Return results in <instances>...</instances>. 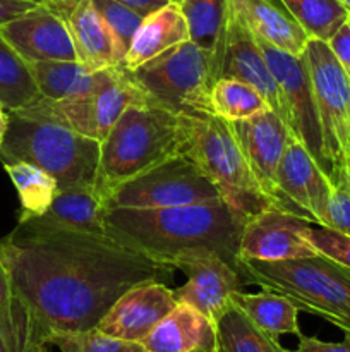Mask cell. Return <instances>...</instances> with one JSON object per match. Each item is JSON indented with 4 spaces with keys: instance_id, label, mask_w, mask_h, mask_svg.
Segmentation results:
<instances>
[{
    "instance_id": "1",
    "label": "cell",
    "mask_w": 350,
    "mask_h": 352,
    "mask_svg": "<svg viewBox=\"0 0 350 352\" xmlns=\"http://www.w3.org/2000/svg\"><path fill=\"white\" fill-rule=\"evenodd\" d=\"M17 296L41 342L95 329L113 302L146 280H170V265L108 234L34 230L17 226L0 241Z\"/></svg>"
},
{
    "instance_id": "2",
    "label": "cell",
    "mask_w": 350,
    "mask_h": 352,
    "mask_svg": "<svg viewBox=\"0 0 350 352\" xmlns=\"http://www.w3.org/2000/svg\"><path fill=\"white\" fill-rule=\"evenodd\" d=\"M246 223L223 198L167 208H105L108 236L165 265L187 251L211 250L240 272Z\"/></svg>"
},
{
    "instance_id": "3",
    "label": "cell",
    "mask_w": 350,
    "mask_h": 352,
    "mask_svg": "<svg viewBox=\"0 0 350 352\" xmlns=\"http://www.w3.org/2000/svg\"><path fill=\"white\" fill-rule=\"evenodd\" d=\"M180 116L156 105H134L100 143L96 196L105 201L120 184L182 153Z\"/></svg>"
},
{
    "instance_id": "4",
    "label": "cell",
    "mask_w": 350,
    "mask_h": 352,
    "mask_svg": "<svg viewBox=\"0 0 350 352\" xmlns=\"http://www.w3.org/2000/svg\"><path fill=\"white\" fill-rule=\"evenodd\" d=\"M246 284L290 299L350 336V268L321 253L281 261H240Z\"/></svg>"
},
{
    "instance_id": "5",
    "label": "cell",
    "mask_w": 350,
    "mask_h": 352,
    "mask_svg": "<svg viewBox=\"0 0 350 352\" xmlns=\"http://www.w3.org/2000/svg\"><path fill=\"white\" fill-rule=\"evenodd\" d=\"M182 155L191 158L218 188L223 201L249 220L277 208L261 191L229 120L213 112L180 113Z\"/></svg>"
},
{
    "instance_id": "6",
    "label": "cell",
    "mask_w": 350,
    "mask_h": 352,
    "mask_svg": "<svg viewBox=\"0 0 350 352\" xmlns=\"http://www.w3.org/2000/svg\"><path fill=\"white\" fill-rule=\"evenodd\" d=\"M2 164L27 162L57 181L58 191L93 188L100 164V141L50 120L9 112L0 146Z\"/></svg>"
},
{
    "instance_id": "7",
    "label": "cell",
    "mask_w": 350,
    "mask_h": 352,
    "mask_svg": "<svg viewBox=\"0 0 350 352\" xmlns=\"http://www.w3.org/2000/svg\"><path fill=\"white\" fill-rule=\"evenodd\" d=\"M134 105L154 103L137 85L130 69L126 65H113L96 71L95 85L82 95L64 100L38 96L34 102L14 112L33 119L57 122L102 143L120 116Z\"/></svg>"
},
{
    "instance_id": "8",
    "label": "cell",
    "mask_w": 350,
    "mask_h": 352,
    "mask_svg": "<svg viewBox=\"0 0 350 352\" xmlns=\"http://www.w3.org/2000/svg\"><path fill=\"white\" fill-rule=\"evenodd\" d=\"M132 78L156 107L177 116L211 112L209 93L216 82L211 55L191 40L134 69Z\"/></svg>"
},
{
    "instance_id": "9",
    "label": "cell",
    "mask_w": 350,
    "mask_h": 352,
    "mask_svg": "<svg viewBox=\"0 0 350 352\" xmlns=\"http://www.w3.org/2000/svg\"><path fill=\"white\" fill-rule=\"evenodd\" d=\"M304 60L314 89L325 144L326 175L338 188L350 170V78L333 55L328 41L309 38Z\"/></svg>"
},
{
    "instance_id": "10",
    "label": "cell",
    "mask_w": 350,
    "mask_h": 352,
    "mask_svg": "<svg viewBox=\"0 0 350 352\" xmlns=\"http://www.w3.org/2000/svg\"><path fill=\"white\" fill-rule=\"evenodd\" d=\"M211 179L185 155H177L120 184L103 201L110 208H167L220 199Z\"/></svg>"
},
{
    "instance_id": "11",
    "label": "cell",
    "mask_w": 350,
    "mask_h": 352,
    "mask_svg": "<svg viewBox=\"0 0 350 352\" xmlns=\"http://www.w3.org/2000/svg\"><path fill=\"white\" fill-rule=\"evenodd\" d=\"M280 86L290 113V129L294 136L312 155L319 167L326 174L325 144L319 122L318 107H316L314 89L304 55H290L283 50L271 47L264 41L256 40Z\"/></svg>"
},
{
    "instance_id": "12",
    "label": "cell",
    "mask_w": 350,
    "mask_h": 352,
    "mask_svg": "<svg viewBox=\"0 0 350 352\" xmlns=\"http://www.w3.org/2000/svg\"><path fill=\"white\" fill-rule=\"evenodd\" d=\"M187 277L182 287L175 289L178 302L194 306L216 325L223 313L232 306V294L242 291L246 278L232 263L211 250H194L170 261Z\"/></svg>"
},
{
    "instance_id": "13",
    "label": "cell",
    "mask_w": 350,
    "mask_h": 352,
    "mask_svg": "<svg viewBox=\"0 0 350 352\" xmlns=\"http://www.w3.org/2000/svg\"><path fill=\"white\" fill-rule=\"evenodd\" d=\"M280 208L326 226L333 184L304 144L292 138L277 172Z\"/></svg>"
},
{
    "instance_id": "14",
    "label": "cell",
    "mask_w": 350,
    "mask_h": 352,
    "mask_svg": "<svg viewBox=\"0 0 350 352\" xmlns=\"http://www.w3.org/2000/svg\"><path fill=\"white\" fill-rule=\"evenodd\" d=\"M230 126L261 191L280 208L277 172L294 133L271 109L261 110L249 119L230 122Z\"/></svg>"
},
{
    "instance_id": "15",
    "label": "cell",
    "mask_w": 350,
    "mask_h": 352,
    "mask_svg": "<svg viewBox=\"0 0 350 352\" xmlns=\"http://www.w3.org/2000/svg\"><path fill=\"white\" fill-rule=\"evenodd\" d=\"M177 302L175 291L165 282H141L113 302L96 329L117 339L143 342Z\"/></svg>"
},
{
    "instance_id": "16",
    "label": "cell",
    "mask_w": 350,
    "mask_h": 352,
    "mask_svg": "<svg viewBox=\"0 0 350 352\" xmlns=\"http://www.w3.org/2000/svg\"><path fill=\"white\" fill-rule=\"evenodd\" d=\"M307 220L270 208L247 220L239 243V258L256 261H281L312 256L318 251L304 237Z\"/></svg>"
},
{
    "instance_id": "17",
    "label": "cell",
    "mask_w": 350,
    "mask_h": 352,
    "mask_svg": "<svg viewBox=\"0 0 350 352\" xmlns=\"http://www.w3.org/2000/svg\"><path fill=\"white\" fill-rule=\"evenodd\" d=\"M3 38L31 62L79 60L65 21L41 0L36 9L0 26Z\"/></svg>"
},
{
    "instance_id": "18",
    "label": "cell",
    "mask_w": 350,
    "mask_h": 352,
    "mask_svg": "<svg viewBox=\"0 0 350 352\" xmlns=\"http://www.w3.org/2000/svg\"><path fill=\"white\" fill-rule=\"evenodd\" d=\"M220 78L239 79V81L253 86L266 100L268 107L290 127V113H288L283 93L278 86L256 38L233 16V12L230 17L225 58H223Z\"/></svg>"
},
{
    "instance_id": "19",
    "label": "cell",
    "mask_w": 350,
    "mask_h": 352,
    "mask_svg": "<svg viewBox=\"0 0 350 352\" xmlns=\"http://www.w3.org/2000/svg\"><path fill=\"white\" fill-rule=\"evenodd\" d=\"M71 31L78 58L89 71L124 65L126 55L91 0H45Z\"/></svg>"
},
{
    "instance_id": "20",
    "label": "cell",
    "mask_w": 350,
    "mask_h": 352,
    "mask_svg": "<svg viewBox=\"0 0 350 352\" xmlns=\"http://www.w3.org/2000/svg\"><path fill=\"white\" fill-rule=\"evenodd\" d=\"M141 344L146 352H216V325L194 306L177 302Z\"/></svg>"
},
{
    "instance_id": "21",
    "label": "cell",
    "mask_w": 350,
    "mask_h": 352,
    "mask_svg": "<svg viewBox=\"0 0 350 352\" xmlns=\"http://www.w3.org/2000/svg\"><path fill=\"white\" fill-rule=\"evenodd\" d=\"M232 12L256 40L283 50L290 55H302L309 34L275 0H230Z\"/></svg>"
},
{
    "instance_id": "22",
    "label": "cell",
    "mask_w": 350,
    "mask_h": 352,
    "mask_svg": "<svg viewBox=\"0 0 350 352\" xmlns=\"http://www.w3.org/2000/svg\"><path fill=\"white\" fill-rule=\"evenodd\" d=\"M17 226L34 230L106 234L105 206L93 188L67 189L58 191L50 208L43 215L17 222Z\"/></svg>"
},
{
    "instance_id": "23",
    "label": "cell",
    "mask_w": 350,
    "mask_h": 352,
    "mask_svg": "<svg viewBox=\"0 0 350 352\" xmlns=\"http://www.w3.org/2000/svg\"><path fill=\"white\" fill-rule=\"evenodd\" d=\"M185 40H189V28L180 6L165 3L144 17L130 41L124 65L134 71Z\"/></svg>"
},
{
    "instance_id": "24",
    "label": "cell",
    "mask_w": 350,
    "mask_h": 352,
    "mask_svg": "<svg viewBox=\"0 0 350 352\" xmlns=\"http://www.w3.org/2000/svg\"><path fill=\"white\" fill-rule=\"evenodd\" d=\"M180 10L189 28V40L211 55L218 81L232 17L230 0H182Z\"/></svg>"
},
{
    "instance_id": "25",
    "label": "cell",
    "mask_w": 350,
    "mask_h": 352,
    "mask_svg": "<svg viewBox=\"0 0 350 352\" xmlns=\"http://www.w3.org/2000/svg\"><path fill=\"white\" fill-rule=\"evenodd\" d=\"M232 305L242 309L247 318L253 320L259 329L280 336H301L299 327V309L290 299L271 291H261L257 294L237 291L232 294Z\"/></svg>"
},
{
    "instance_id": "26",
    "label": "cell",
    "mask_w": 350,
    "mask_h": 352,
    "mask_svg": "<svg viewBox=\"0 0 350 352\" xmlns=\"http://www.w3.org/2000/svg\"><path fill=\"white\" fill-rule=\"evenodd\" d=\"M30 67L40 96L48 100L82 95L93 88L96 79V71H89L79 60L31 62Z\"/></svg>"
},
{
    "instance_id": "27",
    "label": "cell",
    "mask_w": 350,
    "mask_h": 352,
    "mask_svg": "<svg viewBox=\"0 0 350 352\" xmlns=\"http://www.w3.org/2000/svg\"><path fill=\"white\" fill-rule=\"evenodd\" d=\"M216 352H294L278 342V337L264 332L235 305L216 322Z\"/></svg>"
},
{
    "instance_id": "28",
    "label": "cell",
    "mask_w": 350,
    "mask_h": 352,
    "mask_svg": "<svg viewBox=\"0 0 350 352\" xmlns=\"http://www.w3.org/2000/svg\"><path fill=\"white\" fill-rule=\"evenodd\" d=\"M3 168L19 196V222L43 215L58 195L57 181L43 168L27 162H10L3 164Z\"/></svg>"
},
{
    "instance_id": "29",
    "label": "cell",
    "mask_w": 350,
    "mask_h": 352,
    "mask_svg": "<svg viewBox=\"0 0 350 352\" xmlns=\"http://www.w3.org/2000/svg\"><path fill=\"white\" fill-rule=\"evenodd\" d=\"M40 96L30 62L24 60L0 31V105L19 110Z\"/></svg>"
},
{
    "instance_id": "30",
    "label": "cell",
    "mask_w": 350,
    "mask_h": 352,
    "mask_svg": "<svg viewBox=\"0 0 350 352\" xmlns=\"http://www.w3.org/2000/svg\"><path fill=\"white\" fill-rule=\"evenodd\" d=\"M281 6L309 34L328 41L350 17V10L340 0H280Z\"/></svg>"
},
{
    "instance_id": "31",
    "label": "cell",
    "mask_w": 350,
    "mask_h": 352,
    "mask_svg": "<svg viewBox=\"0 0 350 352\" xmlns=\"http://www.w3.org/2000/svg\"><path fill=\"white\" fill-rule=\"evenodd\" d=\"M211 112L229 122L249 119L264 109H270L266 100L247 82L239 79L220 78L209 93Z\"/></svg>"
},
{
    "instance_id": "32",
    "label": "cell",
    "mask_w": 350,
    "mask_h": 352,
    "mask_svg": "<svg viewBox=\"0 0 350 352\" xmlns=\"http://www.w3.org/2000/svg\"><path fill=\"white\" fill-rule=\"evenodd\" d=\"M50 346L60 352H146L141 342L106 336L96 327L82 332L57 333L50 339Z\"/></svg>"
},
{
    "instance_id": "33",
    "label": "cell",
    "mask_w": 350,
    "mask_h": 352,
    "mask_svg": "<svg viewBox=\"0 0 350 352\" xmlns=\"http://www.w3.org/2000/svg\"><path fill=\"white\" fill-rule=\"evenodd\" d=\"M91 2L113 33L122 54L127 55L130 41L146 16L120 0H91Z\"/></svg>"
},
{
    "instance_id": "34",
    "label": "cell",
    "mask_w": 350,
    "mask_h": 352,
    "mask_svg": "<svg viewBox=\"0 0 350 352\" xmlns=\"http://www.w3.org/2000/svg\"><path fill=\"white\" fill-rule=\"evenodd\" d=\"M302 234L318 253L350 268V236L309 220L305 222Z\"/></svg>"
},
{
    "instance_id": "35",
    "label": "cell",
    "mask_w": 350,
    "mask_h": 352,
    "mask_svg": "<svg viewBox=\"0 0 350 352\" xmlns=\"http://www.w3.org/2000/svg\"><path fill=\"white\" fill-rule=\"evenodd\" d=\"M326 227H331V229L350 236V192L345 191V189H333L328 206Z\"/></svg>"
},
{
    "instance_id": "36",
    "label": "cell",
    "mask_w": 350,
    "mask_h": 352,
    "mask_svg": "<svg viewBox=\"0 0 350 352\" xmlns=\"http://www.w3.org/2000/svg\"><path fill=\"white\" fill-rule=\"evenodd\" d=\"M328 45L338 64L350 78V21L342 24V28L329 38Z\"/></svg>"
},
{
    "instance_id": "37",
    "label": "cell",
    "mask_w": 350,
    "mask_h": 352,
    "mask_svg": "<svg viewBox=\"0 0 350 352\" xmlns=\"http://www.w3.org/2000/svg\"><path fill=\"white\" fill-rule=\"evenodd\" d=\"M294 352H350V336L347 333L342 342H323L318 337L299 336V346Z\"/></svg>"
},
{
    "instance_id": "38",
    "label": "cell",
    "mask_w": 350,
    "mask_h": 352,
    "mask_svg": "<svg viewBox=\"0 0 350 352\" xmlns=\"http://www.w3.org/2000/svg\"><path fill=\"white\" fill-rule=\"evenodd\" d=\"M41 0H0V26L36 9Z\"/></svg>"
},
{
    "instance_id": "39",
    "label": "cell",
    "mask_w": 350,
    "mask_h": 352,
    "mask_svg": "<svg viewBox=\"0 0 350 352\" xmlns=\"http://www.w3.org/2000/svg\"><path fill=\"white\" fill-rule=\"evenodd\" d=\"M120 2L134 7L136 10L143 12L144 16H148V14H151L153 10L160 9V7L165 6V2H160V0H120Z\"/></svg>"
},
{
    "instance_id": "40",
    "label": "cell",
    "mask_w": 350,
    "mask_h": 352,
    "mask_svg": "<svg viewBox=\"0 0 350 352\" xmlns=\"http://www.w3.org/2000/svg\"><path fill=\"white\" fill-rule=\"evenodd\" d=\"M7 129H9V110L0 105V146H2Z\"/></svg>"
},
{
    "instance_id": "41",
    "label": "cell",
    "mask_w": 350,
    "mask_h": 352,
    "mask_svg": "<svg viewBox=\"0 0 350 352\" xmlns=\"http://www.w3.org/2000/svg\"><path fill=\"white\" fill-rule=\"evenodd\" d=\"M0 352H17L12 346L9 344V340L0 333Z\"/></svg>"
},
{
    "instance_id": "42",
    "label": "cell",
    "mask_w": 350,
    "mask_h": 352,
    "mask_svg": "<svg viewBox=\"0 0 350 352\" xmlns=\"http://www.w3.org/2000/svg\"><path fill=\"white\" fill-rule=\"evenodd\" d=\"M338 188L345 189V191H349V192H350V170L347 172L345 175H343V179H342V182H340Z\"/></svg>"
},
{
    "instance_id": "43",
    "label": "cell",
    "mask_w": 350,
    "mask_h": 352,
    "mask_svg": "<svg viewBox=\"0 0 350 352\" xmlns=\"http://www.w3.org/2000/svg\"><path fill=\"white\" fill-rule=\"evenodd\" d=\"M160 2H165V3H177V6H180L182 0H160Z\"/></svg>"
},
{
    "instance_id": "44",
    "label": "cell",
    "mask_w": 350,
    "mask_h": 352,
    "mask_svg": "<svg viewBox=\"0 0 350 352\" xmlns=\"http://www.w3.org/2000/svg\"><path fill=\"white\" fill-rule=\"evenodd\" d=\"M340 2H342V3H343V6H345V7H347V9H349V10H350V0H340Z\"/></svg>"
},
{
    "instance_id": "45",
    "label": "cell",
    "mask_w": 350,
    "mask_h": 352,
    "mask_svg": "<svg viewBox=\"0 0 350 352\" xmlns=\"http://www.w3.org/2000/svg\"><path fill=\"white\" fill-rule=\"evenodd\" d=\"M349 21H350V17H349Z\"/></svg>"
}]
</instances>
